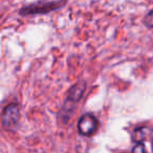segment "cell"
I'll use <instances>...</instances> for the list:
<instances>
[{"instance_id":"cell-1","label":"cell","mask_w":153,"mask_h":153,"mask_svg":"<svg viewBox=\"0 0 153 153\" xmlns=\"http://www.w3.org/2000/svg\"><path fill=\"white\" fill-rule=\"evenodd\" d=\"M66 3V0H40L32 4L23 7L19 11L22 16L27 15H39V14H47L49 12L61 9Z\"/></svg>"},{"instance_id":"cell-2","label":"cell","mask_w":153,"mask_h":153,"mask_svg":"<svg viewBox=\"0 0 153 153\" xmlns=\"http://www.w3.org/2000/svg\"><path fill=\"white\" fill-rule=\"evenodd\" d=\"M20 120V109L17 104H9L3 108L1 125L4 129H12Z\"/></svg>"},{"instance_id":"cell-3","label":"cell","mask_w":153,"mask_h":153,"mask_svg":"<svg viewBox=\"0 0 153 153\" xmlns=\"http://www.w3.org/2000/svg\"><path fill=\"white\" fill-rule=\"evenodd\" d=\"M98 120L91 113H86L78 122V131L83 136H90L98 130Z\"/></svg>"},{"instance_id":"cell-4","label":"cell","mask_w":153,"mask_h":153,"mask_svg":"<svg viewBox=\"0 0 153 153\" xmlns=\"http://www.w3.org/2000/svg\"><path fill=\"white\" fill-rule=\"evenodd\" d=\"M85 89H86V82L83 81V80L78 81L74 85H72L71 87H70L69 90H68L67 98H66L65 102L76 106V103L79 102L82 99V97L84 96Z\"/></svg>"},{"instance_id":"cell-5","label":"cell","mask_w":153,"mask_h":153,"mask_svg":"<svg viewBox=\"0 0 153 153\" xmlns=\"http://www.w3.org/2000/svg\"><path fill=\"white\" fill-rule=\"evenodd\" d=\"M133 140L135 143H145L146 140H150L153 143V128L140 127L134 130Z\"/></svg>"},{"instance_id":"cell-6","label":"cell","mask_w":153,"mask_h":153,"mask_svg":"<svg viewBox=\"0 0 153 153\" xmlns=\"http://www.w3.org/2000/svg\"><path fill=\"white\" fill-rule=\"evenodd\" d=\"M144 24L147 27L153 28V11H150L144 18Z\"/></svg>"},{"instance_id":"cell-7","label":"cell","mask_w":153,"mask_h":153,"mask_svg":"<svg viewBox=\"0 0 153 153\" xmlns=\"http://www.w3.org/2000/svg\"><path fill=\"white\" fill-rule=\"evenodd\" d=\"M135 144L136 145L131 149V151H135V152L136 151H140V152H145V151H147L144 143H135Z\"/></svg>"},{"instance_id":"cell-8","label":"cell","mask_w":153,"mask_h":153,"mask_svg":"<svg viewBox=\"0 0 153 153\" xmlns=\"http://www.w3.org/2000/svg\"><path fill=\"white\" fill-rule=\"evenodd\" d=\"M152 151H153V147H152Z\"/></svg>"}]
</instances>
